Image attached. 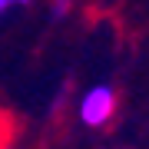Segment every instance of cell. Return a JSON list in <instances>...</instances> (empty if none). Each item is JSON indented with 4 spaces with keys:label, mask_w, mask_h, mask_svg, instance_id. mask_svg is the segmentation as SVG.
I'll return each mask as SVG.
<instances>
[{
    "label": "cell",
    "mask_w": 149,
    "mask_h": 149,
    "mask_svg": "<svg viewBox=\"0 0 149 149\" xmlns=\"http://www.w3.org/2000/svg\"><path fill=\"white\" fill-rule=\"evenodd\" d=\"M113 113H116V90H113L109 83H100V86H93L90 93H83V100H80L83 126L100 129V126H106L113 119Z\"/></svg>",
    "instance_id": "cell-1"
},
{
    "label": "cell",
    "mask_w": 149,
    "mask_h": 149,
    "mask_svg": "<svg viewBox=\"0 0 149 149\" xmlns=\"http://www.w3.org/2000/svg\"><path fill=\"white\" fill-rule=\"evenodd\" d=\"M50 13L53 17H66L70 13V0H50Z\"/></svg>",
    "instance_id": "cell-2"
},
{
    "label": "cell",
    "mask_w": 149,
    "mask_h": 149,
    "mask_svg": "<svg viewBox=\"0 0 149 149\" xmlns=\"http://www.w3.org/2000/svg\"><path fill=\"white\" fill-rule=\"evenodd\" d=\"M30 0H0V17L3 13H10V10H17V7H27Z\"/></svg>",
    "instance_id": "cell-3"
}]
</instances>
